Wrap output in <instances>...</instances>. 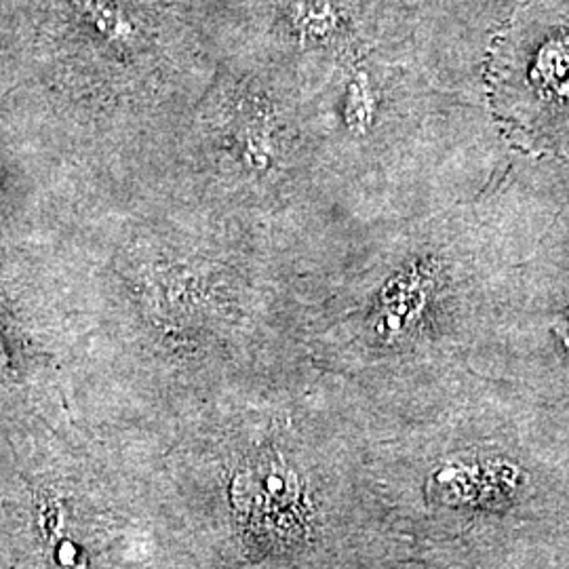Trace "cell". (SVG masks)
<instances>
[{
  "instance_id": "obj_1",
  "label": "cell",
  "mask_w": 569,
  "mask_h": 569,
  "mask_svg": "<svg viewBox=\"0 0 569 569\" xmlns=\"http://www.w3.org/2000/svg\"><path fill=\"white\" fill-rule=\"evenodd\" d=\"M305 479L281 458H262L232 483V505L244 531L262 547L284 549L305 540L310 505Z\"/></svg>"
},
{
  "instance_id": "obj_3",
  "label": "cell",
  "mask_w": 569,
  "mask_h": 569,
  "mask_svg": "<svg viewBox=\"0 0 569 569\" xmlns=\"http://www.w3.org/2000/svg\"><path fill=\"white\" fill-rule=\"evenodd\" d=\"M291 20L305 41L342 39L348 30L345 11L333 0H296Z\"/></svg>"
},
{
  "instance_id": "obj_2",
  "label": "cell",
  "mask_w": 569,
  "mask_h": 569,
  "mask_svg": "<svg viewBox=\"0 0 569 569\" xmlns=\"http://www.w3.org/2000/svg\"><path fill=\"white\" fill-rule=\"evenodd\" d=\"M517 489V470L507 462H451L430 479V493L448 507H477L505 502Z\"/></svg>"
}]
</instances>
